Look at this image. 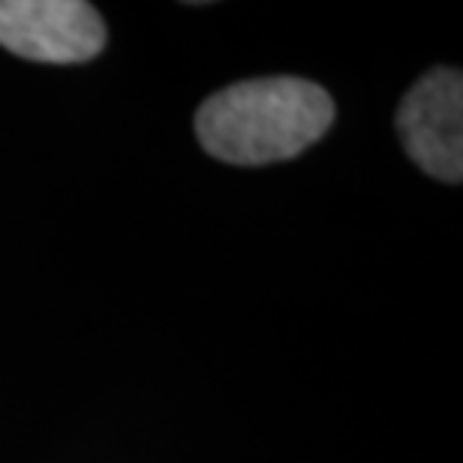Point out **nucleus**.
Masks as SVG:
<instances>
[{"mask_svg":"<svg viewBox=\"0 0 463 463\" xmlns=\"http://www.w3.org/2000/svg\"><path fill=\"white\" fill-rule=\"evenodd\" d=\"M335 124V103L317 81L271 76L217 90L196 112L202 147L232 165L292 160Z\"/></svg>","mask_w":463,"mask_h":463,"instance_id":"obj_1","label":"nucleus"},{"mask_svg":"<svg viewBox=\"0 0 463 463\" xmlns=\"http://www.w3.org/2000/svg\"><path fill=\"white\" fill-rule=\"evenodd\" d=\"M0 45L24 61L85 63L106 49V24L85 0H0Z\"/></svg>","mask_w":463,"mask_h":463,"instance_id":"obj_2","label":"nucleus"},{"mask_svg":"<svg viewBox=\"0 0 463 463\" xmlns=\"http://www.w3.org/2000/svg\"><path fill=\"white\" fill-rule=\"evenodd\" d=\"M397 133L412 163L439 181L463 178V76L437 67L403 97Z\"/></svg>","mask_w":463,"mask_h":463,"instance_id":"obj_3","label":"nucleus"}]
</instances>
